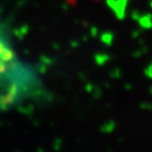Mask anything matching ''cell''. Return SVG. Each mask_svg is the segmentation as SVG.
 <instances>
[{
    "label": "cell",
    "mask_w": 152,
    "mask_h": 152,
    "mask_svg": "<svg viewBox=\"0 0 152 152\" xmlns=\"http://www.w3.org/2000/svg\"><path fill=\"white\" fill-rule=\"evenodd\" d=\"M40 81L33 68L17 55L9 32L0 23V110H9L35 96Z\"/></svg>",
    "instance_id": "6da1fadb"
}]
</instances>
